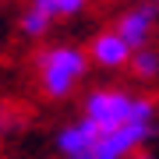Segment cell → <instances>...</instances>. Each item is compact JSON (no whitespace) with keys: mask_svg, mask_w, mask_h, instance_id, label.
<instances>
[{"mask_svg":"<svg viewBox=\"0 0 159 159\" xmlns=\"http://www.w3.org/2000/svg\"><path fill=\"white\" fill-rule=\"evenodd\" d=\"M117 35L124 39L131 50H142V46H152L156 32H159V7L152 0H138V4L124 7L113 21Z\"/></svg>","mask_w":159,"mask_h":159,"instance_id":"obj_4","label":"cell"},{"mask_svg":"<svg viewBox=\"0 0 159 159\" xmlns=\"http://www.w3.org/2000/svg\"><path fill=\"white\" fill-rule=\"evenodd\" d=\"M127 159H156L152 152H134V156H127Z\"/></svg>","mask_w":159,"mask_h":159,"instance_id":"obj_10","label":"cell"},{"mask_svg":"<svg viewBox=\"0 0 159 159\" xmlns=\"http://www.w3.org/2000/svg\"><path fill=\"white\" fill-rule=\"evenodd\" d=\"M53 148H57L60 159H113L102 148L99 142V131L89 124V120H71V124L57 127V134H53Z\"/></svg>","mask_w":159,"mask_h":159,"instance_id":"obj_3","label":"cell"},{"mask_svg":"<svg viewBox=\"0 0 159 159\" xmlns=\"http://www.w3.org/2000/svg\"><path fill=\"white\" fill-rule=\"evenodd\" d=\"M81 120L99 131V142L113 159L145 152L159 131V106L152 96H134L120 85H99L81 102Z\"/></svg>","mask_w":159,"mask_h":159,"instance_id":"obj_1","label":"cell"},{"mask_svg":"<svg viewBox=\"0 0 159 159\" xmlns=\"http://www.w3.org/2000/svg\"><path fill=\"white\" fill-rule=\"evenodd\" d=\"M29 120H25V113L14 106V102L0 99V142H7V138H14L18 131H21Z\"/></svg>","mask_w":159,"mask_h":159,"instance_id":"obj_9","label":"cell"},{"mask_svg":"<svg viewBox=\"0 0 159 159\" xmlns=\"http://www.w3.org/2000/svg\"><path fill=\"white\" fill-rule=\"evenodd\" d=\"M89 60L96 64V67H102V71H120V67H127L131 64V46L117 35V29H99L96 35L89 39Z\"/></svg>","mask_w":159,"mask_h":159,"instance_id":"obj_5","label":"cell"},{"mask_svg":"<svg viewBox=\"0 0 159 159\" xmlns=\"http://www.w3.org/2000/svg\"><path fill=\"white\" fill-rule=\"evenodd\" d=\"M92 67L89 53L74 43H50L35 53V81L46 99H67Z\"/></svg>","mask_w":159,"mask_h":159,"instance_id":"obj_2","label":"cell"},{"mask_svg":"<svg viewBox=\"0 0 159 159\" xmlns=\"http://www.w3.org/2000/svg\"><path fill=\"white\" fill-rule=\"evenodd\" d=\"M127 71L134 74L138 81H156V78H159V50H156V46H142V50H134V53H131Z\"/></svg>","mask_w":159,"mask_h":159,"instance_id":"obj_6","label":"cell"},{"mask_svg":"<svg viewBox=\"0 0 159 159\" xmlns=\"http://www.w3.org/2000/svg\"><path fill=\"white\" fill-rule=\"evenodd\" d=\"M29 4H35L39 11H46L53 21H60V18H74V14H81V11L89 7V0H29Z\"/></svg>","mask_w":159,"mask_h":159,"instance_id":"obj_8","label":"cell"},{"mask_svg":"<svg viewBox=\"0 0 159 159\" xmlns=\"http://www.w3.org/2000/svg\"><path fill=\"white\" fill-rule=\"evenodd\" d=\"M18 29H21L25 39H43V35L53 29V18L46 14V11H39L35 4H25L21 18H18Z\"/></svg>","mask_w":159,"mask_h":159,"instance_id":"obj_7","label":"cell"},{"mask_svg":"<svg viewBox=\"0 0 159 159\" xmlns=\"http://www.w3.org/2000/svg\"><path fill=\"white\" fill-rule=\"evenodd\" d=\"M152 4H156V7H159V0H152Z\"/></svg>","mask_w":159,"mask_h":159,"instance_id":"obj_11","label":"cell"}]
</instances>
